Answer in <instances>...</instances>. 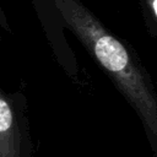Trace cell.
<instances>
[{"label":"cell","mask_w":157,"mask_h":157,"mask_svg":"<svg viewBox=\"0 0 157 157\" xmlns=\"http://www.w3.org/2000/svg\"><path fill=\"white\" fill-rule=\"evenodd\" d=\"M0 157H33L25 115L0 88Z\"/></svg>","instance_id":"7a4b0ae2"},{"label":"cell","mask_w":157,"mask_h":157,"mask_svg":"<svg viewBox=\"0 0 157 157\" xmlns=\"http://www.w3.org/2000/svg\"><path fill=\"white\" fill-rule=\"evenodd\" d=\"M156 83H157V82H156Z\"/></svg>","instance_id":"5b68a950"},{"label":"cell","mask_w":157,"mask_h":157,"mask_svg":"<svg viewBox=\"0 0 157 157\" xmlns=\"http://www.w3.org/2000/svg\"><path fill=\"white\" fill-rule=\"evenodd\" d=\"M64 22L107 72L139 117L157 157V83L134 49L115 37L78 0H54Z\"/></svg>","instance_id":"6da1fadb"},{"label":"cell","mask_w":157,"mask_h":157,"mask_svg":"<svg viewBox=\"0 0 157 157\" xmlns=\"http://www.w3.org/2000/svg\"><path fill=\"white\" fill-rule=\"evenodd\" d=\"M145 23L152 36L157 38V0H139Z\"/></svg>","instance_id":"3957f363"},{"label":"cell","mask_w":157,"mask_h":157,"mask_svg":"<svg viewBox=\"0 0 157 157\" xmlns=\"http://www.w3.org/2000/svg\"><path fill=\"white\" fill-rule=\"evenodd\" d=\"M0 26L4 27L6 31H9V28H10V26H9V23H7V20H6V17H5V13H4L1 6H0Z\"/></svg>","instance_id":"277c9868"}]
</instances>
